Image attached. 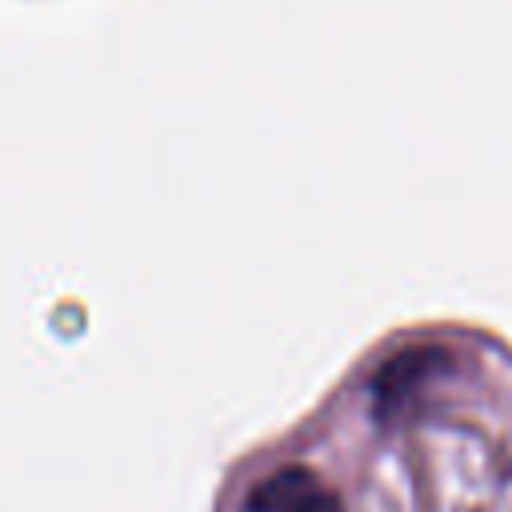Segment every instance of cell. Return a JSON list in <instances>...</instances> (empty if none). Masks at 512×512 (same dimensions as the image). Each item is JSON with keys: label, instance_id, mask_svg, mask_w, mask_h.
I'll return each mask as SVG.
<instances>
[{"label": "cell", "instance_id": "cell-1", "mask_svg": "<svg viewBox=\"0 0 512 512\" xmlns=\"http://www.w3.org/2000/svg\"><path fill=\"white\" fill-rule=\"evenodd\" d=\"M452 364V356L444 348H404L392 360L380 364V372L372 376V396L380 412L400 408L416 388H424L432 376H440Z\"/></svg>", "mask_w": 512, "mask_h": 512}, {"label": "cell", "instance_id": "cell-3", "mask_svg": "<svg viewBox=\"0 0 512 512\" xmlns=\"http://www.w3.org/2000/svg\"><path fill=\"white\" fill-rule=\"evenodd\" d=\"M276 512H340V500H336L328 488L312 484V488H304L300 496H292L288 504H280Z\"/></svg>", "mask_w": 512, "mask_h": 512}, {"label": "cell", "instance_id": "cell-2", "mask_svg": "<svg viewBox=\"0 0 512 512\" xmlns=\"http://www.w3.org/2000/svg\"><path fill=\"white\" fill-rule=\"evenodd\" d=\"M316 476L308 468H280L272 472L252 496H248V512H276L280 504H288L292 496H300L304 488H312Z\"/></svg>", "mask_w": 512, "mask_h": 512}]
</instances>
